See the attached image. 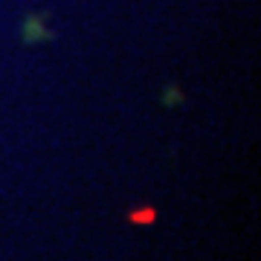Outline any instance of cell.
<instances>
[{"mask_svg":"<svg viewBox=\"0 0 261 261\" xmlns=\"http://www.w3.org/2000/svg\"><path fill=\"white\" fill-rule=\"evenodd\" d=\"M20 41H23V47H44V44L53 41V29L47 27V15L44 12H32V15L23 18Z\"/></svg>","mask_w":261,"mask_h":261,"instance_id":"1","label":"cell"},{"mask_svg":"<svg viewBox=\"0 0 261 261\" xmlns=\"http://www.w3.org/2000/svg\"><path fill=\"white\" fill-rule=\"evenodd\" d=\"M128 218L134 221V224H151V221H157V212H154L151 206H145V209H134Z\"/></svg>","mask_w":261,"mask_h":261,"instance_id":"2","label":"cell"}]
</instances>
